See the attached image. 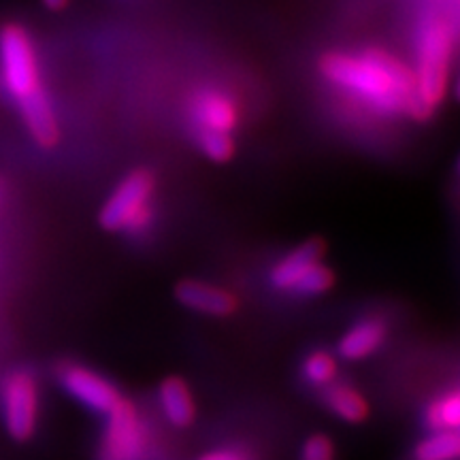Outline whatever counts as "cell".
Masks as SVG:
<instances>
[{
    "label": "cell",
    "mask_w": 460,
    "mask_h": 460,
    "mask_svg": "<svg viewBox=\"0 0 460 460\" xmlns=\"http://www.w3.org/2000/svg\"><path fill=\"white\" fill-rule=\"evenodd\" d=\"M0 71L4 88L17 101L32 139L45 149L54 147L60 141V126L39 77L31 34L20 24H4L0 28Z\"/></svg>",
    "instance_id": "7a4b0ae2"
},
{
    "label": "cell",
    "mask_w": 460,
    "mask_h": 460,
    "mask_svg": "<svg viewBox=\"0 0 460 460\" xmlns=\"http://www.w3.org/2000/svg\"><path fill=\"white\" fill-rule=\"evenodd\" d=\"M460 454V437L456 430H433L413 450V460H456Z\"/></svg>",
    "instance_id": "5bb4252c"
},
{
    "label": "cell",
    "mask_w": 460,
    "mask_h": 460,
    "mask_svg": "<svg viewBox=\"0 0 460 460\" xmlns=\"http://www.w3.org/2000/svg\"><path fill=\"white\" fill-rule=\"evenodd\" d=\"M324 402L326 407L335 413L337 418H341L343 422L349 424H362L369 418L371 407L367 402L358 390L349 386V384H339L331 382L329 386H324Z\"/></svg>",
    "instance_id": "4fadbf2b"
},
{
    "label": "cell",
    "mask_w": 460,
    "mask_h": 460,
    "mask_svg": "<svg viewBox=\"0 0 460 460\" xmlns=\"http://www.w3.org/2000/svg\"><path fill=\"white\" fill-rule=\"evenodd\" d=\"M388 326L379 318H365L349 329L339 341V354L345 360H362L382 348L386 341Z\"/></svg>",
    "instance_id": "8fae6325"
},
{
    "label": "cell",
    "mask_w": 460,
    "mask_h": 460,
    "mask_svg": "<svg viewBox=\"0 0 460 460\" xmlns=\"http://www.w3.org/2000/svg\"><path fill=\"white\" fill-rule=\"evenodd\" d=\"M320 75L337 90L358 101L377 115H407L427 122L416 73L410 65L382 48H367L358 54L329 51L318 62Z\"/></svg>",
    "instance_id": "6da1fadb"
},
{
    "label": "cell",
    "mask_w": 460,
    "mask_h": 460,
    "mask_svg": "<svg viewBox=\"0 0 460 460\" xmlns=\"http://www.w3.org/2000/svg\"><path fill=\"white\" fill-rule=\"evenodd\" d=\"M303 376L314 386H329L337 377V360L324 349H315L303 362Z\"/></svg>",
    "instance_id": "2e32d148"
},
{
    "label": "cell",
    "mask_w": 460,
    "mask_h": 460,
    "mask_svg": "<svg viewBox=\"0 0 460 460\" xmlns=\"http://www.w3.org/2000/svg\"><path fill=\"white\" fill-rule=\"evenodd\" d=\"M332 286H335V273H332V269L322 262H315L312 269H307L301 275V279L296 281L292 292L303 296H320L324 292H329Z\"/></svg>",
    "instance_id": "e0dca14e"
},
{
    "label": "cell",
    "mask_w": 460,
    "mask_h": 460,
    "mask_svg": "<svg viewBox=\"0 0 460 460\" xmlns=\"http://www.w3.org/2000/svg\"><path fill=\"white\" fill-rule=\"evenodd\" d=\"M43 4L49 11H62V9H66L68 0H43Z\"/></svg>",
    "instance_id": "44dd1931"
},
{
    "label": "cell",
    "mask_w": 460,
    "mask_h": 460,
    "mask_svg": "<svg viewBox=\"0 0 460 460\" xmlns=\"http://www.w3.org/2000/svg\"><path fill=\"white\" fill-rule=\"evenodd\" d=\"M60 382L71 396H75L82 405L90 407L92 411L109 413L122 401L119 390L109 379L99 373L85 369L79 365H66L60 369Z\"/></svg>",
    "instance_id": "52a82bcc"
},
{
    "label": "cell",
    "mask_w": 460,
    "mask_h": 460,
    "mask_svg": "<svg viewBox=\"0 0 460 460\" xmlns=\"http://www.w3.org/2000/svg\"><path fill=\"white\" fill-rule=\"evenodd\" d=\"M160 410H163L164 418L169 420L172 427L186 429L194 422L197 416V405H194L192 393H190L188 384L180 377H166L160 384L158 390Z\"/></svg>",
    "instance_id": "7c38bea8"
},
{
    "label": "cell",
    "mask_w": 460,
    "mask_h": 460,
    "mask_svg": "<svg viewBox=\"0 0 460 460\" xmlns=\"http://www.w3.org/2000/svg\"><path fill=\"white\" fill-rule=\"evenodd\" d=\"M200 460H250L245 452L234 450V447H220V450L207 452Z\"/></svg>",
    "instance_id": "ffe728a7"
},
{
    "label": "cell",
    "mask_w": 460,
    "mask_h": 460,
    "mask_svg": "<svg viewBox=\"0 0 460 460\" xmlns=\"http://www.w3.org/2000/svg\"><path fill=\"white\" fill-rule=\"evenodd\" d=\"M324 252L326 243L322 239H307L305 243L296 245L290 254H286L273 267L271 284L278 290H292L307 269H312L315 262H322Z\"/></svg>",
    "instance_id": "30bf717a"
},
{
    "label": "cell",
    "mask_w": 460,
    "mask_h": 460,
    "mask_svg": "<svg viewBox=\"0 0 460 460\" xmlns=\"http://www.w3.org/2000/svg\"><path fill=\"white\" fill-rule=\"evenodd\" d=\"M175 296L183 307L192 312L214 315V318H226L237 312V298L224 290L220 286L209 284V281L183 279L175 286Z\"/></svg>",
    "instance_id": "9c48e42d"
},
{
    "label": "cell",
    "mask_w": 460,
    "mask_h": 460,
    "mask_svg": "<svg viewBox=\"0 0 460 460\" xmlns=\"http://www.w3.org/2000/svg\"><path fill=\"white\" fill-rule=\"evenodd\" d=\"M301 460H335V444L329 435H312L305 441Z\"/></svg>",
    "instance_id": "d6986e66"
},
{
    "label": "cell",
    "mask_w": 460,
    "mask_h": 460,
    "mask_svg": "<svg viewBox=\"0 0 460 460\" xmlns=\"http://www.w3.org/2000/svg\"><path fill=\"white\" fill-rule=\"evenodd\" d=\"M458 39L456 9L452 13L433 9L420 17L416 28V73L422 105L430 118L446 99L450 88L452 58Z\"/></svg>",
    "instance_id": "3957f363"
},
{
    "label": "cell",
    "mask_w": 460,
    "mask_h": 460,
    "mask_svg": "<svg viewBox=\"0 0 460 460\" xmlns=\"http://www.w3.org/2000/svg\"><path fill=\"white\" fill-rule=\"evenodd\" d=\"M156 180L146 169L128 172L101 211V226L111 233L126 230L130 234H141L152 226L154 209L152 197Z\"/></svg>",
    "instance_id": "277c9868"
},
{
    "label": "cell",
    "mask_w": 460,
    "mask_h": 460,
    "mask_svg": "<svg viewBox=\"0 0 460 460\" xmlns=\"http://www.w3.org/2000/svg\"><path fill=\"white\" fill-rule=\"evenodd\" d=\"M190 118H192L194 132H226L233 135V130L239 124V107L226 92L207 88L194 94L190 102Z\"/></svg>",
    "instance_id": "ba28073f"
},
{
    "label": "cell",
    "mask_w": 460,
    "mask_h": 460,
    "mask_svg": "<svg viewBox=\"0 0 460 460\" xmlns=\"http://www.w3.org/2000/svg\"><path fill=\"white\" fill-rule=\"evenodd\" d=\"M3 418L17 441L31 439L39 418L37 382L28 371H15L3 384Z\"/></svg>",
    "instance_id": "8992f818"
},
{
    "label": "cell",
    "mask_w": 460,
    "mask_h": 460,
    "mask_svg": "<svg viewBox=\"0 0 460 460\" xmlns=\"http://www.w3.org/2000/svg\"><path fill=\"white\" fill-rule=\"evenodd\" d=\"M147 447V430L139 411L130 401L122 399L107 413L101 460H146Z\"/></svg>",
    "instance_id": "5b68a950"
},
{
    "label": "cell",
    "mask_w": 460,
    "mask_h": 460,
    "mask_svg": "<svg viewBox=\"0 0 460 460\" xmlns=\"http://www.w3.org/2000/svg\"><path fill=\"white\" fill-rule=\"evenodd\" d=\"M427 424L433 430H456L460 424V394L456 388L435 399L427 410Z\"/></svg>",
    "instance_id": "9a60e30c"
},
{
    "label": "cell",
    "mask_w": 460,
    "mask_h": 460,
    "mask_svg": "<svg viewBox=\"0 0 460 460\" xmlns=\"http://www.w3.org/2000/svg\"><path fill=\"white\" fill-rule=\"evenodd\" d=\"M197 141L200 152H203L209 160L220 164L233 160L234 152H237L233 135H226V132H199Z\"/></svg>",
    "instance_id": "ac0fdd59"
}]
</instances>
